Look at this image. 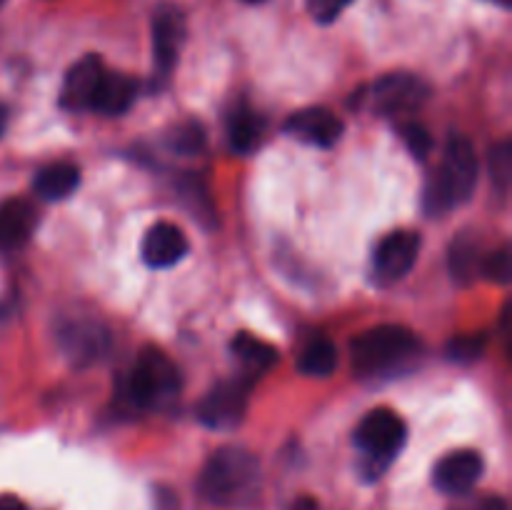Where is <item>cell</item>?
<instances>
[{
	"mask_svg": "<svg viewBox=\"0 0 512 510\" xmlns=\"http://www.w3.org/2000/svg\"><path fill=\"white\" fill-rule=\"evenodd\" d=\"M475 185H478V155L473 143L465 135H450L438 175L425 190V210L428 215L448 213L473 195Z\"/></svg>",
	"mask_w": 512,
	"mask_h": 510,
	"instance_id": "1",
	"label": "cell"
},
{
	"mask_svg": "<svg viewBox=\"0 0 512 510\" xmlns=\"http://www.w3.org/2000/svg\"><path fill=\"white\" fill-rule=\"evenodd\" d=\"M260 465L250 450L228 445L210 455L200 473V495L215 505H233L248 498L258 483Z\"/></svg>",
	"mask_w": 512,
	"mask_h": 510,
	"instance_id": "2",
	"label": "cell"
},
{
	"mask_svg": "<svg viewBox=\"0 0 512 510\" xmlns=\"http://www.w3.org/2000/svg\"><path fill=\"white\" fill-rule=\"evenodd\" d=\"M180 393V373L173 360L165 358L158 348H145L135 360L128 375V395L135 408H163Z\"/></svg>",
	"mask_w": 512,
	"mask_h": 510,
	"instance_id": "3",
	"label": "cell"
},
{
	"mask_svg": "<svg viewBox=\"0 0 512 510\" xmlns=\"http://www.w3.org/2000/svg\"><path fill=\"white\" fill-rule=\"evenodd\" d=\"M405 440H408V428L400 415L388 408L370 410L355 428V445L365 455V475L373 480L380 478L390 460L403 450Z\"/></svg>",
	"mask_w": 512,
	"mask_h": 510,
	"instance_id": "4",
	"label": "cell"
},
{
	"mask_svg": "<svg viewBox=\"0 0 512 510\" xmlns=\"http://www.w3.org/2000/svg\"><path fill=\"white\" fill-rule=\"evenodd\" d=\"M418 335L405 325H378L350 343V355L358 373H380L418 350Z\"/></svg>",
	"mask_w": 512,
	"mask_h": 510,
	"instance_id": "5",
	"label": "cell"
},
{
	"mask_svg": "<svg viewBox=\"0 0 512 510\" xmlns=\"http://www.w3.org/2000/svg\"><path fill=\"white\" fill-rule=\"evenodd\" d=\"M428 95L430 88L418 75L390 73L370 85V93L365 98H368L370 110L378 115H398L418 110L428 100Z\"/></svg>",
	"mask_w": 512,
	"mask_h": 510,
	"instance_id": "6",
	"label": "cell"
},
{
	"mask_svg": "<svg viewBox=\"0 0 512 510\" xmlns=\"http://www.w3.org/2000/svg\"><path fill=\"white\" fill-rule=\"evenodd\" d=\"M250 383L243 378L223 380L198 405L200 423L215 430H230L243 420L248 410Z\"/></svg>",
	"mask_w": 512,
	"mask_h": 510,
	"instance_id": "7",
	"label": "cell"
},
{
	"mask_svg": "<svg viewBox=\"0 0 512 510\" xmlns=\"http://www.w3.org/2000/svg\"><path fill=\"white\" fill-rule=\"evenodd\" d=\"M420 253V235L413 230H395V233L385 235L378 243L373 255L375 275L388 283L405 278L410 268L415 265Z\"/></svg>",
	"mask_w": 512,
	"mask_h": 510,
	"instance_id": "8",
	"label": "cell"
},
{
	"mask_svg": "<svg viewBox=\"0 0 512 510\" xmlns=\"http://www.w3.org/2000/svg\"><path fill=\"white\" fill-rule=\"evenodd\" d=\"M285 133L315 148H333L343 135V120L328 108H303L285 120Z\"/></svg>",
	"mask_w": 512,
	"mask_h": 510,
	"instance_id": "9",
	"label": "cell"
},
{
	"mask_svg": "<svg viewBox=\"0 0 512 510\" xmlns=\"http://www.w3.org/2000/svg\"><path fill=\"white\" fill-rule=\"evenodd\" d=\"M483 458L475 450H455L438 460L433 470V483L445 495H465L478 485L483 475Z\"/></svg>",
	"mask_w": 512,
	"mask_h": 510,
	"instance_id": "10",
	"label": "cell"
},
{
	"mask_svg": "<svg viewBox=\"0 0 512 510\" xmlns=\"http://www.w3.org/2000/svg\"><path fill=\"white\" fill-rule=\"evenodd\" d=\"M185 43V15L175 5H160L153 15V53L160 75L170 73L178 63Z\"/></svg>",
	"mask_w": 512,
	"mask_h": 510,
	"instance_id": "11",
	"label": "cell"
},
{
	"mask_svg": "<svg viewBox=\"0 0 512 510\" xmlns=\"http://www.w3.org/2000/svg\"><path fill=\"white\" fill-rule=\"evenodd\" d=\"M60 345L73 363L90 365L108 353L110 333L95 320H80L60 330Z\"/></svg>",
	"mask_w": 512,
	"mask_h": 510,
	"instance_id": "12",
	"label": "cell"
},
{
	"mask_svg": "<svg viewBox=\"0 0 512 510\" xmlns=\"http://www.w3.org/2000/svg\"><path fill=\"white\" fill-rule=\"evenodd\" d=\"M188 255V238L173 223H155L143 238V260L150 268H173Z\"/></svg>",
	"mask_w": 512,
	"mask_h": 510,
	"instance_id": "13",
	"label": "cell"
},
{
	"mask_svg": "<svg viewBox=\"0 0 512 510\" xmlns=\"http://www.w3.org/2000/svg\"><path fill=\"white\" fill-rule=\"evenodd\" d=\"M105 68L98 55H85L68 70L63 83V105L68 110H90L93 95L98 90Z\"/></svg>",
	"mask_w": 512,
	"mask_h": 510,
	"instance_id": "14",
	"label": "cell"
},
{
	"mask_svg": "<svg viewBox=\"0 0 512 510\" xmlns=\"http://www.w3.org/2000/svg\"><path fill=\"white\" fill-rule=\"evenodd\" d=\"M35 228V210L28 200H5L0 205V250H15L28 243Z\"/></svg>",
	"mask_w": 512,
	"mask_h": 510,
	"instance_id": "15",
	"label": "cell"
},
{
	"mask_svg": "<svg viewBox=\"0 0 512 510\" xmlns=\"http://www.w3.org/2000/svg\"><path fill=\"white\" fill-rule=\"evenodd\" d=\"M135 93H138V85H135L133 78L105 70L93 95L90 110H98L103 115H123L135 103Z\"/></svg>",
	"mask_w": 512,
	"mask_h": 510,
	"instance_id": "16",
	"label": "cell"
},
{
	"mask_svg": "<svg viewBox=\"0 0 512 510\" xmlns=\"http://www.w3.org/2000/svg\"><path fill=\"white\" fill-rule=\"evenodd\" d=\"M78 185L80 170L73 163H53L35 175L33 188L43 200H65L78 190Z\"/></svg>",
	"mask_w": 512,
	"mask_h": 510,
	"instance_id": "17",
	"label": "cell"
},
{
	"mask_svg": "<svg viewBox=\"0 0 512 510\" xmlns=\"http://www.w3.org/2000/svg\"><path fill=\"white\" fill-rule=\"evenodd\" d=\"M228 140L235 153H250L263 140V120L250 108H238L228 118Z\"/></svg>",
	"mask_w": 512,
	"mask_h": 510,
	"instance_id": "18",
	"label": "cell"
},
{
	"mask_svg": "<svg viewBox=\"0 0 512 510\" xmlns=\"http://www.w3.org/2000/svg\"><path fill=\"white\" fill-rule=\"evenodd\" d=\"M233 353L238 355V360L250 370V373H263V370L273 368V365L278 363V350L250 333H240L238 338L233 340Z\"/></svg>",
	"mask_w": 512,
	"mask_h": 510,
	"instance_id": "19",
	"label": "cell"
},
{
	"mask_svg": "<svg viewBox=\"0 0 512 510\" xmlns=\"http://www.w3.org/2000/svg\"><path fill=\"white\" fill-rule=\"evenodd\" d=\"M298 368L300 373L313 375V378H325V375H330L338 368V350L325 338L310 340L303 348V353H300Z\"/></svg>",
	"mask_w": 512,
	"mask_h": 510,
	"instance_id": "20",
	"label": "cell"
},
{
	"mask_svg": "<svg viewBox=\"0 0 512 510\" xmlns=\"http://www.w3.org/2000/svg\"><path fill=\"white\" fill-rule=\"evenodd\" d=\"M475 263H478V245L470 238H458L450 245V270L458 280H470L473 278Z\"/></svg>",
	"mask_w": 512,
	"mask_h": 510,
	"instance_id": "21",
	"label": "cell"
},
{
	"mask_svg": "<svg viewBox=\"0 0 512 510\" xmlns=\"http://www.w3.org/2000/svg\"><path fill=\"white\" fill-rule=\"evenodd\" d=\"M168 145L180 155H195L205 145V130L198 120H188L183 125H175L170 133Z\"/></svg>",
	"mask_w": 512,
	"mask_h": 510,
	"instance_id": "22",
	"label": "cell"
},
{
	"mask_svg": "<svg viewBox=\"0 0 512 510\" xmlns=\"http://www.w3.org/2000/svg\"><path fill=\"white\" fill-rule=\"evenodd\" d=\"M490 178H493L495 188L500 193H508L512 178V148L508 140H503V143H498L490 150Z\"/></svg>",
	"mask_w": 512,
	"mask_h": 510,
	"instance_id": "23",
	"label": "cell"
},
{
	"mask_svg": "<svg viewBox=\"0 0 512 510\" xmlns=\"http://www.w3.org/2000/svg\"><path fill=\"white\" fill-rule=\"evenodd\" d=\"M398 133L400 138H403L405 148H408L415 158L418 160L428 158L430 148H433V135H430V130L425 128V125L415 123V120H408V123L400 125Z\"/></svg>",
	"mask_w": 512,
	"mask_h": 510,
	"instance_id": "24",
	"label": "cell"
},
{
	"mask_svg": "<svg viewBox=\"0 0 512 510\" xmlns=\"http://www.w3.org/2000/svg\"><path fill=\"white\" fill-rule=\"evenodd\" d=\"M480 270H483V275L488 280H493V283H500L505 285L510 280V248L508 245H503V248L493 250L490 255H485L483 263H480Z\"/></svg>",
	"mask_w": 512,
	"mask_h": 510,
	"instance_id": "25",
	"label": "cell"
},
{
	"mask_svg": "<svg viewBox=\"0 0 512 510\" xmlns=\"http://www.w3.org/2000/svg\"><path fill=\"white\" fill-rule=\"evenodd\" d=\"M485 350V338L483 335H460V338L450 340L445 353L450 360H458V363H470V360L480 358V353Z\"/></svg>",
	"mask_w": 512,
	"mask_h": 510,
	"instance_id": "26",
	"label": "cell"
},
{
	"mask_svg": "<svg viewBox=\"0 0 512 510\" xmlns=\"http://www.w3.org/2000/svg\"><path fill=\"white\" fill-rule=\"evenodd\" d=\"M350 3H353V0H305V5H308V13L323 25L338 20L340 13H343Z\"/></svg>",
	"mask_w": 512,
	"mask_h": 510,
	"instance_id": "27",
	"label": "cell"
},
{
	"mask_svg": "<svg viewBox=\"0 0 512 510\" xmlns=\"http://www.w3.org/2000/svg\"><path fill=\"white\" fill-rule=\"evenodd\" d=\"M155 503H158V510H175V493H170V490L165 488H158V495H155Z\"/></svg>",
	"mask_w": 512,
	"mask_h": 510,
	"instance_id": "28",
	"label": "cell"
},
{
	"mask_svg": "<svg viewBox=\"0 0 512 510\" xmlns=\"http://www.w3.org/2000/svg\"><path fill=\"white\" fill-rule=\"evenodd\" d=\"M478 510H508V503L500 495H490V498H483L478 503Z\"/></svg>",
	"mask_w": 512,
	"mask_h": 510,
	"instance_id": "29",
	"label": "cell"
},
{
	"mask_svg": "<svg viewBox=\"0 0 512 510\" xmlns=\"http://www.w3.org/2000/svg\"><path fill=\"white\" fill-rule=\"evenodd\" d=\"M0 510H25V505L13 495H0Z\"/></svg>",
	"mask_w": 512,
	"mask_h": 510,
	"instance_id": "30",
	"label": "cell"
},
{
	"mask_svg": "<svg viewBox=\"0 0 512 510\" xmlns=\"http://www.w3.org/2000/svg\"><path fill=\"white\" fill-rule=\"evenodd\" d=\"M290 510H320V508L313 498H300V500H295V505Z\"/></svg>",
	"mask_w": 512,
	"mask_h": 510,
	"instance_id": "31",
	"label": "cell"
},
{
	"mask_svg": "<svg viewBox=\"0 0 512 510\" xmlns=\"http://www.w3.org/2000/svg\"><path fill=\"white\" fill-rule=\"evenodd\" d=\"M5 120H8V118H5V108H3V105H0V135H3V128H5Z\"/></svg>",
	"mask_w": 512,
	"mask_h": 510,
	"instance_id": "32",
	"label": "cell"
},
{
	"mask_svg": "<svg viewBox=\"0 0 512 510\" xmlns=\"http://www.w3.org/2000/svg\"><path fill=\"white\" fill-rule=\"evenodd\" d=\"M243 3H250V5H255V3H265V0H243Z\"/></svg>",
	"mask_w": 512,
	"mask_h": 510,
	"instance_id": "33",
	"label": "cell"
},
{
	"mask_svg": "<svg viewBox=\"0 0 512 510\" xmlns=\"http://www.w3.org/2000/svg\"><path fill=\"white\" fill-rule=\"evenodd\" d=\"M453 510H478V505H475V508L473 505H468V508H453Z\"/></svg>",
	"mask_w": 512,
	"mask_h": 510,
	"instance_id": "34",
	"label": "cell"
},
{
	"mask_svg": "<svg viewBox=\"0 0 512 510\" xmlns=\"http://www.w3.org/2000/svg\"><path fill=\"white\" fill-rule=\"evenodd\" d=\"M495 3H500V5H510V0H495Z\"/></svg>",
	"mask_w": 512,
	"mask_h": 510,
	"instance_id": "35",
	"label": "cell"
},
{
	"mask_svg": "<svg viewBox=\"0 0 512 510\" xmlns=\"http://www.w3.org/2000/svg\"><path fill=\"white\" fill-rule=\"evenodd\" d=\"M5 3V0H0V5H3Z\"/></svg>",
	"mask_w": 512,
	"mask_h": 510,
	"instance_id": "36",
	"label": "cell"
}]
</instances>
